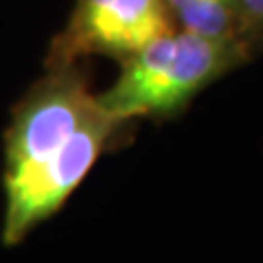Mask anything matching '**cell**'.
<instances>
[{
  "label": "cell",
  "mask_w": 263,
  "mask_h": 263,
  "mask_svg": "<svg viewBox=\"0 0 263 263\" xmlns=\"http://www.w3.org/2000/svg\"><path fill=\"white\" fill-rule=\"evenodd\" d=\"M119 125L66 62H57L24 97L5 138L7 246L22 241L64 206Z\"/></svg>",
  "instance_id": "obj_1"
},
{
  "label": "cell",
  "mask_w": 263,
  "mask_h": 263,
  "mask_svg": "<svg viewBox=\"0 0 263 263\" xmlns=\"http://www.w3.org/2000/svg\"><path fill=\"white\" fill-rule=\"evenodd\" d=\"M248 60L246 37H206L174 31L156 37L123 60L110 90L99 95L101 108L119 123L138 117H171L206 86Z\"/></svg>",
  "instance_id": "obj_2"
},
{
  "label": "cell",
  "mask_w": 263,
  "mask_h": 263,
  "mask_svg": "<svg viewBox=\"0 0 263 263\" xmlns=\"http://www.w3.org/2000/svg\"><path fill=\"white\" fill-rule=\"evenodd\" d=\"M169 31L164 0H77L57 42V62L72 64L79 55L95 53L125 60Z\"/></svg>",
  "instance_id": "obj_3"
},
{
  "label": "cell",
  "mask_w": 263,
  "mask_h": 263,
  "mask_svg": "<svg viewBox=\"0 0 263 263\" xmlns=\"http://www.w3.org/2000/svg\"><path fill=\"white\" fill-rule=\"evenodd\" d=\"M184 31L206 37L241 35L237 5L230 0H164ZM243 37V35H241Z\"/></svg>",
  "instance_id": "obj_4"
},
{
  "label": "cell",
  "mask_w": 263,
  "mask_h": 263,
  "mask_svg": "<svg viewBox=\"0 0 263 263\" xmlns=\"http://www.w3.org/2000/svg\"><path fill=\"white\" fill-rule=\"evenodd\" d=\"M241 35H263V0H237Z\"/></svg>",
  "instance_id": "obj_5"
},
{
  "label": "cell",
  "mask_w": 263,
  "mask_h": 263,
  "mask_svg": "<svg viewBox=\"0 0 263 263\" xmlns=\"http://www.w3.org/2000/svg\"><path fill=\"white\" fill-rule=\"evenodd\" d=\"M230 3H235V5H237V0H230Z\"/></svg>",
  "instance_id": "obj_6"
}]
</instances>
